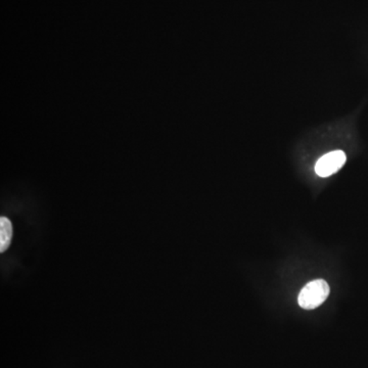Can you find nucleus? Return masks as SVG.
Masks as SVG:
<instances>
[{
	"instance_id": "obj_1",
	"label": "nucleus",
	"mask_w": 368,
	"mask_h": 368,
	"mask_svg": "<svg viewBox=\"0 0 368 368\" xmlns=\"http://www.w3.org/2000/svg\"><path fill=\"white\" fill-rule=\"evenodd\" d=\"M329 295V286L324 279H317L304 286L298 297L299 305L306 310H312L324 303Z\"/></svg>"
},
{
	"instance_id": "obj_2",
	"label": "nucleus",
	"mask_w": 368,
	"mask_h": 368,
	"mask_svg": "<svg viewBox=\"0 0 368 368\" xmlns=\"http://www.w3.org/2000/svg\"><path fill=\"white\" fill-rule=\"evenodd\" d=\"M346 163V154L343 151L331 152L324 154L315 165L318 176L329 177L336 174Z\"/></svg>"
},
{
	"instance_id": "obj_3",
	"label": "nucleus",
	"mask_w": 368,
	"mask_h": 368,
	"mask_svg": "<svg viewBox=\"0 0 368 368\" xmlns=\"http://www.w3.org/2000/svg\"><path fill=\"white\" fill-rule=\"evenodd\" d=\"M13 225L6 217L0 218V252L4 253L13 240Z\"/></svg>"
}]
</instances>
